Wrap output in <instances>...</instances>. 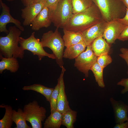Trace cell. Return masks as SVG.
I'll list each match as a JSON object with an SVG mask.
<instances>
[{
    "label": "cell",
    "mask_w": 128,
    "mask_h": 128,
    "mask_svg": "<svg viewBox=\"0 0 128 128\" xmlns=\"http://www.w3.org/2000/svg\"><path fill=\"white\" fill-rule=\"evenodd\" d=\"M103 20L99 9L93 3L85 10L73 14L64 28L70 31L81 33Z\"/></svg>",
    "instance_id": "1"
},
{
    "label": "cell",
    "mask_w": 128,
    "mask_h": 128,
    "mask_svg": "<svg viewBox=\"0 0 128 128\" xmlns=\"http://www.w3.org/2000/svg\"><path fill=\"white\" fill-rule=\"evenodd\" d=\"M6 36L0 37V55L5 58L13 57L22 59L24 50L18 46L22 32L16 26H11Z\"/></svg>",
    "instance_id": "2"
},
{
    "label": "cell",
    "mask_w": 128,
    "mask_h": 128,
    "mask_svg": "<svg viewBox=\"0 0 128 128\" xmlns=\"http://www.w3.org/2000/svg\"><path fill=\"white\" fill-rule=\"evenodd\" d=\"M99 9L103 19L107 22L123 18L126 7L120 0H93Z\"/></svg>",
    "instance_id": "3"
},
{
    "label": "cell",
    "mask_w": 128,
    "mask_h": 128,
    "mask_svg": "<svg viewBox=\"0 0 128 128\" xmlns=\"http://www.w3.org/2000/svg\"><path fill=\"white\" fill-rule=\"evenodd\" d=\"M58 28H56L54 32L50 30L44 33L41 41L43 47L48 48L52 50L57 63L61 68L64 64L63 58L65 45Z\"/></svg>",
    "instance_id": "4"
},
{
    "label": "cell",
    "mask_w": 128,
    "mask_h": 128,
    "mask_svg": "<svg viewBox=\"0 0 128 128\" xmlns=\"http://www.w3.org/2000/svg\"><path fill=\"white\" fill-rule=\"evenodd\" d=\"M73 14L70 0H60L54 10H49L52 22L58 28H63Z\"/></svg>",
    "instance_id": "5"
},
{
    "label": "cell",
    "mask_w": 128,
    "mask_h": 128,
    "mask_svg": "<svg viewBox=\"0 0 128 128\" xmlns=\"http://www.w3.org/2000/svg\"><path fill=\"white\" fill-rule=\"evenodd\" d=\"M23 111L26 121L30 123L32 128H42V122L46 118V110L45 108L40 106L34 100L25 105Z\"/></svg>",
    "instance_id": "6"
},
{
    "label": "cell",
    "mask_w": 128,
    "mask_h": 128,
    "mask_svg": "<svg viewBox=\"0 0 128 128\" xmlns=\"http://www.w3.org/2000/svg\"><path fill=\"white\" fill-rule=\"evenodd\" d=\"M19 44L23 50H27L31 51L33 55L37 56L39 60L45 56L55 59L53 54H49L44 50L40 39L35 37L34 32L32 33L30 36L26 39L20 37Z\"/></svg>",
    "instance_id": "7"
},
{
    "label": "cell",
    "mask_w": 128,
    "mask_h": 128,
    "mask_svg": "<svg viewBox=\"0 0 128 128\" xmlns=\"http://www.w3.org/2000/svg\"><path fill=\"white\" fill-rule=\"evenodd\" d=\"M97 58L91 45L87 46L86 50L75 59L74 66L87 78L89 76V71L92 66L96 62Z\"/></svg>",
    "instance_id": "8"
},
{
    "label": "cell",
    "mask_w": 128,
    "mask_h": 128,
    "mask_svg": "<svg viewBox=\"0 0 128 128\" xmlns=\"http://www.w3.org/2000/svg\"><path fill=\"white\" fill-rule=\"evenodd\" d=\"M125 26L117 19L108 22L102 37L109 44H112L118 39Z\"/></svg>",
    "instance_id": "9"
},
{
    "label": "cell",
    "mask_w": 128,
    "mask_h": 128,
    "mask_svg": "<svg viewBox=\"0 0 128 128\" xmlns=\"http://www.w3.org/2000/svg\"><path fill=\"white\" fill-rule=\"evenodd\" d=\"M2 12L0 16V32H4L7 34L9 32L6 26L8 23H12L22 32L24 30L23 27L21 25V23L18 19L13 18L10 14L9 8L2 1L0 0Z\"/></svg>",
    "instance_id": "10"
},
{
    "label": "cell",
    "mask_w": 128,
    "mask_h": 128,
    "mask_svg": "<svg viewBox=\"0 0 128 128\" xmlns=\"http://www.w3.org/2000/svg\"><path fill=\"white\" fill-rule=\"evenodd\" d=\"M45 2L33 3L21 9V16L24 19L23 26H27L31 24L45 6Z\"/></svg>",
    "instance_id": "11"
},
{
    "label": "cell",
    "mask_w": 128,
    "mask_h": 128,
    "mask_svg": "<svg viewBox=\"0 0 128 128\" xmlns=\"http://www.w3.org/2000/svg\"><path fill=\"white\" fill-rule=\"evenodd\" d=\"M107 23L103 20L81 33L87 46L91 45L96 38L102 36Z\"/></svg>",
    "instance_id": "12"
},
{
    "label": "cell",
    "mask_w": 128,
    "mask_h": 128,
    "mask_svg": "<svg viewBox=\"0 0 128 128\" xmlns=\"http://www.w3.org/2000/svg\"><path fill=\"white\" fill-rule=\"evenodd\" d=\"M61 68V74L58 79L59 84V91L57 101V110L63 114L71 108L69 105L65 90L63 77L66 69L64 66Z\"/></svg>",
    "instance_id": "13"
},
{
    "label": "cell",
    "mask_w": 128,
    "mask_h": 128,
    "mask_svg": "<svg viewBox=\"0 0 128 128\" xmlns=\"http://www.w3.org/2000/svg\"><path fill=\"white\" fill-rule=\"evenodd\" d=\"M110 101L113 109L116 123L128 121V106L121 101H117L112 97Z\"/></svg>",
    "instance_id": "14"
},
{
    "label": "cell",
    "mask_w": 128,
    "mask_h": 128,
    "mask_svg": "<svg viewBox=\"0 0 128 128\" xmlns=\"http://www.w3.org/2000/svg\"><path fill=\"white\" fill-rule=\"evenodd\" d=\"M52 23L49 14V9L45 6L31 23V29L38 31L42 27H48Z\"/></svg>",
    "instance_id": "15"
},
{
    "label": "cell",
    "mask_w": 128,
    "mask_h": 128,
    "mask_svg": "<svg viewBox=\"0 0 128 128\" xmlns=\"http://www.w3.org/2000/svg\"><path fill=\"white\" fill-rule=\"evenodd\" d=\"M91 45L93 51L97 57L108 54L110 51V44L103 38L102 36L95 39Z\"/></svg>",
    "instance_id": "16"
},
{
    "label": "cell",
    "mask_w": 128,
    "mask_h": 128,
    "mask_svg": "<svg viewBox=\"0 0 128 128\" xmlns=\"http://www.w3.org/2000/svg\"><path fill=\"white\" fill-rule=\"evenodd\" d=\"M87 45L84 41L66 47L64 52L63 58L69 59H75L85 50Z\"/></svg>",
    "instance_id": "17"
},
{
    "label": "cell",
    "mask_w": 128,
    "mask_h": 128,
    "mask_svg": "<svg viewBox=\"0 0 128 128\" xmlns=\"http://www.w3.org/2000/svg\"><path fill=\"white\" fill-rule=\"evenodd\" d=\"M0 73L2 74L5 70L11 73L16 72L18 70L19 66L17 58L13 57L5 58L0 55Z\"/></svg>",
    "instance_id": "18"
},
{
    "label": "cell",
    "mask_w": 128,
    "mask_h": 128,
    "mask_svg": "<svg viewBox=\"0 0 128 128\" xmlns=\"http://www.w3.org/2000/svg\"><path fill=\"white\" fill-rule=\"evenodd\" d=\"M63 29V38L66 47L84 41L81 33L69 31L65 28Z\"/></svg>",
    "instance_id": "19"
},
{
    "label": "cell",
    "mask_w": 128,
    "mask_h": 128,
    "mask_svg": "<svg viewBox=\"0 0 128 128\" xmlns=\"http://www.w3.org/2000/svg\"><path fill=\"white\" fill-rule=\"evenodd\" d=\"M62 114L57 110L51 113L44 123V128H59L62 125Z\"/></svg>",
    "instance_id": "20"
},
{
    "label": "cell",
    "mask_w": 128,
    "mask_h": 128,
    "mask_svg": "<svg viewBox=\"0 0 128 128\" xmlns=\"http://www.w3.org/2000/svg\"><path fill=\"white\" fill-rule=\"evenodd\" d=\"M54 88L46 87L40 84H34L28 86H25L22 88L24 91L32 90L39 93L46 98L47 101H50V97Z\"/></svg>",
    "instance_id": "21"
},
{
    "label": "cell",
    "mask_w": 128,
    "mask_h": 128,
    "mask_svg": "<svg viewBox=\"0 0 128 128\" xmlns=\"http://www.w3.org/2000/svg\"><path fill=\"white\" fill-rule=\"evenodd\" d=\"M12 118L13 122L16 125L15 128H32L27 124L25 114L23 110L21 108H18L17 111L13 110Z\"/></svg>",
    "instance_id": "22"
},
{
    "label": "cell",
    "mask_w": 128,
    "mask_h": 128,
    "mask_svg": "<svg viewBox=\"0 0 128 128\" xmlns=\"http://www.w3.org/2000/svg\"><path fill=\"white\" fill-rule=\"evenodd\" d=\"M0 107L4 108L5 112L3 118L0 120V128H11L14 122L12 118L13 109L8 105L2 104Z\"/></svg>",
    "instance_id": "23"
},
{
    "label": "cell",
    "mask_w": 128,
    "mask_h": 128,
    "mask_svg": "<svg viewBox=\"0 0 128 128\" xmlns=\"http://www.w3.org/2000/svg\"><path fill=\"white\" fill-rule=\"evenodd\" d=\"M77 112L71 109L62 114L61 124L67 128H73L76 120Z\"/></svg>",
    "instance_id": "24"
},
{
    "label": "cell",
    "mask_w": 128,
    "mask_h": 128,
    "mask_svg": "<svg viewBox=\"0 0 128 128\" xmlns=\"http://www.w3.org/2000/svg\"><path fill=\"white\" fill-rule=\"evenodd\" d=\"M73 14L82 12L90 7L93 3V0H70Z\"/></svg>",
    "instance_id": "25"
},
{
    "label": "cell",
    "mask_w": 128,
    "mask_h": 128,
    "mask_svg": "<svg viewBox=\"0 0 128 128\" xmlns=\"http://www.w3.org/2000/svg\"><path fill=\"white\" fill-rule=\"evenodd\" d=\"M104 69L101 67L96 62L92 66L90 70L93 73L96 82L98 86L104 88L105 85L103 78Z\"/></svg>",
    "instance_id": "26"
},
{
    "label": "cell",
    "mask_w": 128,
    "mask_h": 128,
    "mask_svg": "<svg viewBox=\"0 0 128 128\" xmlns=\"http://www.w3.org/2000/svg\"><path fill=\"white\" fill-rule=\"evenodd\" d=\"M59 91V84L58 81L57 85L54 88L51 94L50 103L51 113L57 110V101Z\"/></svg>",
    "instance_id": "27"
},
{
    "label": "cell",
    "mask_w": 128,
    "mask_h": 128,
    "mask_svg": "<svg viewBox=\"0 0 128 128\" xmlns=\"http://www.w3.org/2000/svg\"><path fill=\"white\" fill-rule=\"evenodd\" d=\"M111 56L108 54L104 55L97 56L96 62L102 68L104 69L112 61Z\"/></svg>",
    "instance_id": "28"
},
{
    "label": "cell",
    "mask_w": 128,
    "mask_h": 128,
    "mask_svg": "<svg viewBox=\"0 0 128 128\" xmlns=\"http://www.w3.org/2000/svg\"><path fill=\"white\" fill-rule=\"evenodd\" d=\"M60 0H46L45 6L47 7L49 10H54Z\"/></svg>",
    "instance_id": "29"
},
{
    "label": "cell",
    "mask_w": 128,
    "mask_h": 128,
    "mask_svg": "<svg viewBox=\"0 0 128 128\" xmlns=\"http://www.w3.org/2000/svg\"><path fill=\"white\" fill-rule=\"evenodd\" d=\"M117 85L124 87V88L121 91V93L124 94L128 91V78H123L118 82Z\"/></svg>",
    "instance_id": "30"
},
{
    "label": "cell",
    "mask_w": 128,
    "mask_h": 128,
    "mask_svg": "<svg viewBox=\"0 0 128 128\" xmlns=\"http://www.w3.org/2000/svg\"><path fill=\"white\" fill-rule=\"evenodd\" d=\"M121 53L119 55V56L126 61L128 66L127 74L128 75V48L122 47L120 49Z\"/></svg>",
    "instance_id": "31"
},
{
    "label": "cell",
    "mask_w": 128,
    "mask_h": 128,
    "mask_svg": "<svg viewBox=\"0 0 128 128\" xmlns=\"http://www.w3.org/2000/svg\"><path fill=\"white\" fill-rule=\"evenodd\" d=\"M118 39L122 41L128 40V25L125 26Z\"/></svg>",
    "instance_id": "32"
},
{
    "label": "cell",
    "mask_w": 128,
    "mask_h": 128,
    "mask_svg": "<svg viewBox=\"0 0 128 128\" xmlns=\"http://www.w3.org/2000/svg\"><path fill=\"white\" fill-rule=\"evenodd\" d=\"M117 20L125 25H128V9L126 8V12L125 16L123 18Z\"/></svg>",
    "instance_id": "33"
},
{
    "label": "cell",
    "mask_w": 128,
    "mask_h": 128,
    "mask_svg": "<svg viewBox=\"0 0 128 128\" xmlns=\"http://www.w3.org/2000/svg\"><path fill=\"white\" fill-rule=\"evenodd\" d=\"M114 128H128V121L116 123Z\"/></svg>",
    "instance_id": "34"
},
{
    "label": "cell",
    "mask_w": 128,
    "mask_h": 128,
    "mask_svg": "<svg viewBox=\"0 0 128 128\" xmlns=\"http://www.w3.org/2000/svg\"><path fill=\"white\" fill-rule=\"evenodd\" d=\"M23 5L25 7L29 5L32 4L34 0H20Z\"/></svg>",
    "instance_id": "35"
},
{
    "label": "cell",
    "mask_w": 128,
    "mask_h": 128,
    "mask_svg": "<svg viewBox=\"0 0 128 128\" xmlns=\"http://www.w3.org/2000/svg\"><path fill=\"white\" fill-rule=\"evenodd\" d=\"M124 4L126 8L128 9V0H120Z\"/></svg>",
    "instance_id": "36"
},
{
    "label": "cell",
    "mask_w": 128,
    "mask_h": 128,
    "mask_svg": "<svg viewBox=\"0 0 128 128\" xmlns=\"http://www.w3.org/2000/svg\"><path fill=\"white\" fill-rule=\"evenodd\" d=\"M46 0H34L33 3L39 2L41 1H46Z\"/></svg>",
    "instance_id": "37"
},
{
    "label": "cell",
    "mask_w": 128,
    "mask_h": 128,
    "mask_svg": "<svg viewBox=\"0 0 128 128\" xmlns=\"http://www.w3.org/2000/svg\"><path fill=\"white\" fill-rule=\"evenodd\" d=\"M6 0L8 1H14V0Z\"/></svg>",
    "instance_id": "38"
}]
</instances>
